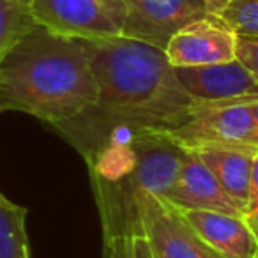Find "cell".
Returning a JSON list of instances; mask_svg holds the SVG:
<instances>
[{
	"mask_svg": "<svg viewBox=\"0 0 258 258\" xmlns=\"http://www.w3.org/2000/svg\"><path fill=\"white\" fill-rule=\"evenodd\" d=\"M97 101L71 120L55 124L87 158L118 131H172L197 101L186 92L165 50L125 36L83 39Z\"/></svg>",
	"mask_w": 258,
	"mask_h": 258,
	"instance_id": "1",
	"label": "cell"
},
{
	"mask_svg": "<svg viewBox=\"0 0 258 258\" xmlns=\"http://www.w3.org/2000/svg\"><path fill=\"white\" fill-rule=\"evenodd\" d=\"M186 156L166 131L142 129L113 135L85 158L103 232V258L120 253L144 233L142 198L165 197Z\"/></svg>",
	"mask_w": 258,
	"mask_h": 258,
	"instance_id": "2",
	"label": "cell"
},
{
	"mask_svg": "<svg viewBox=\"0 0 258 258\" xmlns=\"http://www.w3.org/2000/svg\"><path fill=\"white\" fill-rule=\"evenodd\" d=\"M96 101L83 39L37 25L0 66V113L23 111L55 125L78 117Z\"/></svg>",
	"mask_w": 258,
	"mask_h": 258,
	"instance_id": "3",
	"label": "cell"
},
{
	"mask_svg": "<svg viewBox=\"0 0 258 258\" xmlns=\"http://www.w3.org/2000/svg\"><path fill=\"white\" fill-rule=\"evenodd\" d=\"M187 151L207 145H258V120L253 104H204L198 103L182 125L166 131Z\"/></svg>",
	"mask_w": 258,
	"mask_h": 258,
	"instance_id": "4",
	"label": "cell"
},
{
	"mask_svg": "<svg viewBox=\"0 0 258 258\" xmlns=\"http://www.w3.org/2000/svg\"><path fill=\"white\" fill-rule=\"evenodd\" d=\"M32 20L43 29L75 39H103L122 34L118 18L103 0H25Z\"/></svg>",
	"mask_w": 258,
	"mask_h": 258,
	"instance_id": "5",
	"label": "cell"
},
{
	"mask_svg": "<svg viewBox=\"0 0 258 258\" xmlns=\"http://www.w3.org/2000/svg\"><path fill=\"white\" fill-rule=\"evenodd\" d=\"M142 221L152 258H225L209 246L165 198L145 193L142 198Z\"/></svg>",
	"mask_w": 258,
	"mask_h": 258,
	"instance_id": "6",
	"label": "cell"
},
{
	"mask_svg": "<svg viewBox=\"0 0 258 258\" xmlns=\"http://www.w3.org/2000/svg\"><path fill=\"white\" fill-rule=\"evenodd\" d=\"M122 36L165 50L173 34L207 16L202 0H124Z\"/></svg>",
	"mask_w": 258,
	"mask_h": 258,
	"instance_id": "7",
	"label": "cell"
},
{
	"mask_svg": "<svg viewBox=\"0 0 258 258\" xmlns=\"http://www.w3.org/2000/svg\"><path fill=\"white\" fill-rule=\"evenodd\" d=\"M239 36L219 16L207 15L173 34L165 48L172 68H197L237 58Z\"/></svg>",
	"mask_w": 258,
	"mask_h": 258,
	"instance_id": "8",
	"label": "cell"
},
{
	"mask_svg": "<svg viewBox=\"0 0 258 258\" xmlns=\"http://www.w3.org/2000/svg\"><path fill=\"white\" fill-rule=\"evenodd\" d=\"M180 85L204 104H240L258 101V76L239 58L223 64L175 68Z\"/></svg>",
	"mask_w": 258,
	"mask_h": 258,
	"instance_id": "9",
	"label": "cell"
},
{
	"mask_svg": "<svg viewBox=\"0 0 258 258\" xmlns=\"http://www.w3.org/2000/svg\"><path fill=\"white\" fill-rule=\"evenodd\" d=\"M161 198L179 211H216L242 218V212L226 197L211 168L197 152L187 149L175 182Z\"/></svg>",
	"mask_w": 258,
	"mask_h": 258,
	"instance_id": "10",
	"label": "cell"
},
{
	"mask_svg": "<svg viewBox=\"0 0 258 258\" xmlns=\"http://www.w3.org/2000/svg\"><path fill=\"white\" fill-rule=\"evenodd\" d=\"M179 212L191 228L225 258H258V237L244 218L216 211Z\"/></svg>",
	"mask_w": 258,
	"mask_h": 258,
	"instance_id": "11",
	"label": "cell"
},
{
	"mask_svg": "<svg viewBox=\"0 0 258 258\" xmlns=\"http://www.w3.org/2000/svg\"><path fill=\"white\" fill-rule=\"evenodd\" d=\"M193 152H197L202 161L211 168L226 197L235 204L240 212H244L249 191L251 168L254 156L258 154V145H207L195 149Z\"/></svg>",
	"mask_w": 258,
	"mask_h": 258,
	"instance_id": "12",
	"label": "cell"
},
{
	"mask_svg": "<svg viewBox=\"0 0 258 258\" xmlns=\"http://www.w3.org/2000/svg\"><path fill=\"white\" fill-rule=\"evenodd\" d=\"M25 207L11 202L0 191V258H30Z\"/></svg>",
	"mask_w": 258,
	"mask_h": 258,
	"instance_id": "13",
	"label": "cell"
},
{
	"mask_svg": "<svg viewBox=\"0 0 258 258\" xmlns=\"http://www.w3.org/2000/svg\"><path fill=\"white\" fill-rule=\"evenodd\" d=\"M37 27L25 0H0V66L11 50Z\"/></svg>",
	"mask_w": 258,
	"mask_h": 258,
	"instance_id": "14",
	"label": "cell"
},
{
	"mask_svg": "<svg viewBox=\"0 0 258 258\" xmlns=\"http://www.w3.org/2000/svg\"><path fill=\"white\" fill-rule=\"evenodd\" d=\"M219 18L237 36L258 37V0H232Z\"/></svg>",
	"mask_w": 258,
	"mask_h": 258,
	"instance_id": "15",
	"label": "cell"
},
{
	"mask_svg": "<svg viewBox=\"0 0 258 258\" xmlns=\"http://www.w3.org/2000/svg\"><path fill=\"white\" fill-rule=\"evenodd\" d=\"M244 221L247 223L253 233L258 237V154L253 159V168H251L249 179V191H247V202L242 212Z\"/></svg>",
	"mask_w": 258,
	"mask_h": 258,
	"instance_id": "16",
	"label": "cell"
},
{
	"mask_svg": "<svg viewBox=\"0 0 258 258\" xmlns=\"http://www.w3.org/2000/svg\"><path fill=\"white\" fill-rule=\"evenodd\" d=\"M237 58L258 76V37L239 36L237 43Z\"/></svg>",
	"mask_w": 258,
	"mask_h": 258,
	"instance_id": "17",
	"label": "cell"
},
{
	"mask_svg": "<svg viewBox=\"0 0 258 258\" xmlns=\"http://www.w3.org/2000/svg\"><path fill=\"white\" fill-rule=\"evenodd\" d=\"M117 258H152L151 244H149L147 235L144 233H137L127 240L125 249L118 254Z\"/></svg>",
	"mask_w": 258,
	"mask_h": 258,
	"instance_id": "18",
	"label": "cell"
},
{
	"mask_svg": "<svg viewBox=\"0 0 258 258\" xmlns=\"http://www.w3.org/2000/svg\"><path fill=\"white\" fill-rule=\"evenodd\" d=\"M205 4V9H207L209 15H214V16H221L223 11L230 6L232 0H202Z\"/></svg>",
	"mask_w": 258,
	"mask_h": 258,
	"instance_id": "19",
	"label": "cell"
},
{
	"mask_svg": "<svg viewBox=\"0 0 258 258\" xmlns=\"http://www.w3.org/2000/svg\"><path fill=\"white\" fill-rule=\"evenodd\" d=\"M103 2L115 13V15L118 16V18H122V22H124V15H125L124 0H103ZM122 25H124V23H122Z\"/></svg>",
	"mask_w": 258,
	"mask_h": 258,
	"instance_id": "20",
	"label": "cell"
},
{
	"mask_svg": "<svg viewBox=\"0 0 258 258\" xmlns=\"http://www.w3.org/2000/svg\"><path fill=\"white\" fill-rule=\"evenodd\" d=\"M253 104V111H254V117H256V120H258V101L256 103H251Z\"/></svg>",
	"mask_w": 258,
	"mask_h": 258,
	"instance_id": "21",
	"label": "cell"
}]
</instances>
